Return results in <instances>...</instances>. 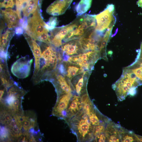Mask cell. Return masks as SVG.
<instances>
[{"instance_id": "obj_35", "label": "cell", "mask_w": 142, "mask_h": 142, "mask_svg": "<svg viewBox=\"0 0 142 142\" xmlns=\"http://www.w3.org/2000/svg\"><path fill=\"white\" fill-rule=\"evenodd\" d=\"M136 4L139 7L142 8V0H138Z\"/></svg>"}, {"instance_id": "obj_24", "label": "cell", "mask_w": 142, "mask_h": 142, "mask_svg": "<svg viewBox=\"0 0 142 142\" xmlns=\"http://www.w3.org/2000/svg\"><path fill=\"white\" fill-rule=\"evenodd\" d=\"M88 116L91 123L94 126L104 124L102 115L95 107Z\"/></svg>"}, {"instance_id": "obj_3", "label": "cell", "mask_w": 142, "mask_h": 142, "mask_svg": "<svg viewBox=\"0 0 142 142\" xmlns=\"http://www.w3.org/2000/svg\"><path fill=\"white\" fill-rule=\"evenodd\" d=\"M66 122L76 136L78 141H90L94 139V126L82 109Z\"/></svg>"}, {"instance_id": "obj_6", "label": "cell", "mask_w": 142, "mask_h": 142, "mask_svg": "<svg viewBox=\"0 0 142 142\" xmlns=\"http://www.w3.org/2000/svg\"><path fill=\"white\" fill-rule=\"evenodd\" d=\"M114 9V5L109 4L103 11L95 15L96 25L95 30L100 36H104L112 21L116 18L113 14Z\"/></svg>"}, {"instance_id": "obj_4", "label": "cell", "mask_w": 142, "mask_h": 142, "mask_svg": "<svg viewBox=\"0 0 142 142\" xmlns=\"http://www.w3.org/2000/svg\"><path fill=\"white\" fill-rule=\"evenodd\" d=\"M39 6L31 16L27 19V26L25 32L35 40L51 44L49 31L45 27Z\"/></svg>"}, {"instance_id": "obj_5", "label": "cell", "mask_w": 142, "mask_h": 142, "mask_svg": "<svg viewBox=\"0 0 142 142\" xmlns=\"http://www.w3.org/2000/svg\"><path fill=\"white\" fill-rule=\"evenodd\" d=\"M102 57L99 51L92 50L69 57L68 61L79 65L85 71H90L93 69L97 61L100 58H103Z\"/></svg>"}, {"instance_id": "obj_32", "label": "cell", "mask_w": 142, "mask_h": 142, "mask_svg": "<svg viewBox=\"0 0 142 142\" xmlns=\"http://www.w3.org/2000/svg\"><path fill=\"white\" fill-rule=\"evenodd\" d=\"M23 29L22 26L17 27L15 29V33L17 35L22 34L23 33Z\"/></svg>"}, {"instance_id": "obj_18", "label": "cell", "mask_w": 142, "mask_h": 142, "mask_svg": "<svg viewBox=\"0 0 142 142\" xmlns=\"http://www.w3.org/2000/svg\"><path fill=\"white\" fill-rule=\"evenodd\" d=\"M7 58H0V79L1 85L7 88L12 86L14 83L11 77L7 63Z\"/></svg>"}, {"instance_id": "obj_15", "label": "cell", "mask_w": 142, "mask_h": 142, "mask_svg": "<svg viewBox=\"0 0 142 142\" xmlns=\"http://www.w3.org/2000/svg\"><path fill=\"white\" fill-rule=\"evenodd\" d=\"M1 16L8 28L13 29L20 25L21 19L17 11L9 9L1 10Z\"/></svg>"}, {"instance_id": "obj_16", "label": "cell", "mask_w": 142, "mask_h": 142, "mask_svg": "<svg viewBox=\"0 0 142 142\" xmlns=\"http://www.w3.org/2000/svg\"><path fill=\"white\" fill-rule=\"evenodd\" d=\"M61 51L63 55L70 57L84 52L82 50L79 39H75L63 43L61 45Z\"/></svg>"}, {"instance_id": "obj_2", "label": "cell", "mask_w": 142, "mask_h": 142, "mask_svg": "<svg viewBox=\"0 0 142 142\" xmlns=\"http://www.w3.org/2000/svg\"><path fill=\"white\" fill-rule=\"evenodd\" d=\"M5 87L0 90V108L11 111L13 114L22 115L24 114L22 105L23 99L26 91L19 87L15 82L8 88Z\"/></svg>"}, {"instance_id": "obj_29", "label": "cell", "mask_w": 142, "mask_h": 142, "mask_svg": "<svg viewBox=\"0 0 142 142\" xmlns=\"http://www.w3.org/2000/svg\"><path fill=\"white\" fill-rule=\"evenodd\" d=\"M25 0H15L16 11L19 14H21V7Z\"/></svg>"}, {"instance_id": "obj_34", "label": "cell", "mask_w": 142, "mask_h": 142, "mask_svg": "<svg viewBox=\"0 0 142 142\" xmlns=\"http://www.w3.org/2000/svg\"><path fill=\"white\" fill-rule=\"evenodd\" d=\"M136 87H133L130 89L128 92V94L131 96H134L136 94Z\"/></svg>"}, {"instance_id": "obj_27", "label": "cell", "mask_w": 142, "mask_h": 142, "mask_svg": "<svg viewBox=\"0 0 142 142\" xmlns=\"http://www.w3.org/2000/svg\"><path fill=\"white\" fill-rule=\"evenodd\" d=\"M15 4L14 0H0V7L1 8H13Z\"/></svg>"}, {"instance_id": "obj_11", "label": "cell", "mask_w": 142, "mask_h": 142, "mask_svg": "<svg viewBox=\"0 0 142 142\" xmlns=\"http://www.w3.org/2000/svg\"><path fill=\"white\" fill-rule=\"evenodd\" d=\"M73 96L72 93H70L64 94L57 97L56 103L53 109L52 115L65 120L67 109Z\"/></svg>"}, {"instance_id": "obj_8", "label": "cell", "mask_w": 142, "mask_h": 142, "mask_svg": "<svg viewBox=\"0 0 142 142\" xmlns=\"http://www.w3.org/2000/svg\"><path fill=\"white\" fill-rule=\"evenodd\" d=\"M54 87L57 94V97L64 94L73 92L70 81L57 69L48 78Z\"/></svg>"}, {"instance_id": "obj_28", "label": "cell", "mask_w": 142, "mask_h": 142, "mask_svg": "<svg viewBox=\"0 0 142 142\" xmlns=\"http://www.w3.org/2000/svg\"><path fill=\"white\" fill-rule=\"evenodd\" d=\"M105 130L104 124H101L94 127V136L103 133Z\"/></svg>"}, {"instance_id": "obj_9", "label": "cell", "mask_w": 142, "mask_h": 142, "mask_svg": "<svg viewBox=\"0 0 142 142\" xmlns=\"http://www.w3.org/2000/svg\"><path fill=\"white\" fill-rule=\"evenodd\" d=\"M32 59L28 56L22 57L17 59L12 65L11 72L13 74L19 78H24L29 74Z\"/></svg>"}, {"instance_id": "obj_17", "label": "cell", "mask_w": 142, "mask_h": 142, "mask_svg": "<svg viewBox=\"0 0 142 142\" xmlns=\"http://www.w3.org/2000/svg\"><path fill=\"white\" fill-rule=\"evenodd\" d=\"M73 0H56L47 8V12L53 16L62 15L70 6Z\"/></svg>"}, {"instance_id": "obj_22", "label": "cell", "mask_w": 142, "mask_h": 142, "mask_svg": "<svg viewBox=\"0 0 142 142\" xmlns=\"http://www.w3.org/2000/svg\"><path fill=\"white\" fill-rule=\"evenodd\" d=\"M92 0H80L75 7V10L77 17L81 16L90 8Z\"/></svg>"}, {"instance_id": "obj_12", "label": "cell", "mask_w": 142, "mask_h": 142, "mask_svg": "<svg viewBox=\"0 0 142 142\" xmlns=\"http://www.w3.org/2000/svg\"><path fill=\"white\" fill-rule=\"evenodd\" d=\"M56 69L70 81L85 71L79 65L68 61H63L60 63Z\"/></svg>"}, {"instance_id": "obj_23", "label": "cell", "mask_w": 142, "mask_h": 142, "mask_svg": "<svg viewBox=\"0 0 142 142\" xmlns=\"http://www.w3.org/2000/svg\"><path fill=\"white\" fill-rule=\"evenodd\" d=\"M39 2V0H25L22 5L21 10L23 9L28 13H33L40 6Z\"/></svg>"}, {"instance_id": "obj_13", "label": "cell", "mask_w": 142, "mask_h": 142, "mask_svg": "<svg viewBox=\"0 0 142 142\" xmlns=\"http://www.w3.org/2000/svg\"><path fill=\"white\" fill-rule=\"evenodd\" d=\"M90 72L85 71L74 77L70 80L73 92L80 96L87 92V85Z\"/></svg>"}, {"instance_id": "obj_19", "label": "cell", "mask_w": 142, "mask_h": 142, "mask_svg": "<svg viewBox=\"0 0 142 142\" xmlns=\"http://www.w3.org/2000/svg\"><path fill=\"white\" fill-rule=\"evenodd\" d=\"M82 110L80 97L76 95H73L69 103L67 110L66 121Z\"/></svg>"}, {"instance_id": "obj_33", "label": "cell", "mask_w": 142, "mask_h": 142, "mask_svg": "<svg viewBox=\"0 0 142 142\" xmlns=\"http://www.w3.org/2000/svg\"><path fill=\"white\" fill-rule=\"evenodd\" d=\"M109 141L110 142H118L119 139L116 134L112 135L110 136L109 139Z\"/></svg>"}, {"instance_id": "obj_21", "label": "cell", "mask_w": 142, "mask_h": 142, "mask_svg": "<svg viewBox=\"0 0 142 142\" xmlns=\"http://www.w3.org/2000/svg\"><path fill=\"white\" fill-rule=\"evenodd\" d=\"M82 105V109L88 116L95 106L90 100L87 92L80 96Z\"/></svg>"}, {"instance_id": "obj_10", "label": "cell", "mask_w": 142, "mask_h": 142, "mask_svg": "<svg viewBox=\"0 0 142 142\" xmlns=\"http://www.w3.org/2000/svg\"><path fill=\"white\" fill-rule=\"evenodd\" d=\"M75 25L74 21L67 25L55 27L49 31L51 44L56 48L61 46L64 38L68 33L73 29Z\"/></svg>"}, {"instance_id": "obj_1", "label": "cell", "mask_w": 142, "mask_h": 142, "mask_svg": "<svg viewBox=\"0 0 142 142\" xmlns=\"http://www.w3.org/2000/svg\"><path fill=\"white\" fill-rule=\"evenodd\" d=\"M42 42L41 46L32 50L34 59L32 80L35 85L47 80L61 62V55L55 47L52 44Z\"/></svg>"}, {"instance_id": "obj_20", "label": "cell", "mask_w": 142, "mask_h": 142, "mask_svg": "<svg viewBox=\"0 0 142 142\" xmlns=\"http://www.w3.org/2000/svg\"><path fill=\"white\" fill-rule=\"evenodd\" d=\"M15 31L8 28L4 31L0 37V52L7 54L10 41L13 36Z\"/></svg>"}, {"instance_id": "obj_30", "label": "cell", "mask_w": 142, "mask_h": 142, "mask_svg": "<svg viewBox=\"0 0 142 142\" xmlns=\"http://www.w3.org/2000/svg\"><path fill=\"white\" fill-rule=\"evenodd\" d=\"M95 139L97 141L105 142L106 140L105 135L103 133L99 134L95 136Z\"/></svg>"}, {"instance_id": "obj_25", "label": "cell", "mask_w": 142, "mask_h": 142, "mask_svg": "<svg viewBox=\"0 0 142 142\" xmlns=\"http://www.w3.org/2000/svg\"><path fill=\"white\" fill-rule=\"evenodd\" d=\"M0 141H11L8 129L2 125L0 126Z\"/></svg>"}, {"instance_id": "obj_26", "label": "cell", "mask_w": 142, "mask_h": 142, "mask_svg": "<svg viewBox=\"0 0 142 142\" xmlns=\"http://www.w3.org/2000/svg\"><path fill=\"white\" fill-rule=\"evenodd\" d=\"M58 21L57 18L55 17H50L49 20L45 23V28L49 31L54 29L58 23Z\"/></svg>"}, {"instance_id": "obj_14", "label": "cell", "mask_w": 142, "mask_h": 142, "mask_svg": "<svg viewBox=\"0 0 142 142\" xmlns=\"http://www.w3.org/2000/svg\"><path fill=\"white\" fill-rule=\"evenodd\" d=\"M128 71L139 85L142 84V42L135 61L126 67Z\"/></svg>"}, {"instance_id": "obj_7", "label": "cell", "mask_w": 142, "mask_h": 142, "mask_svg": "<svg viewBox=\"0 0 142 142\" xmlns=\"http://www.w3.org/2000/svg\"><path fill=\"white\" fill-rule=\"evenodd\" d=\"M95 29L90 30L79 39L81 49L84 52L95 50L100 52V47L104 36L97 34Z\"/></svg>"}, {"instance_id": "obj_31", "label": "cell", "mask_w": 142, "mask_h": 142, "mask_svg": "<svg viewBox=\"0 0 142 142\" xmlns=\"http://www.w3.org/2000/svg\"><path fill=\"white\" fill-rule=\"evenodd\" d=\"M136 140V138H134L132 136L127 135L124 136L122 141L123 142H132Z\"/></svg>"}]
</instances>
